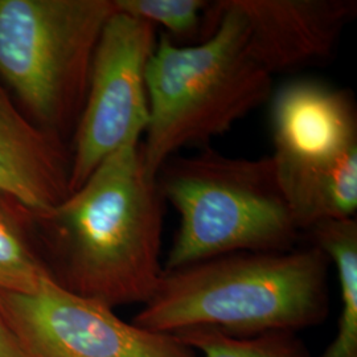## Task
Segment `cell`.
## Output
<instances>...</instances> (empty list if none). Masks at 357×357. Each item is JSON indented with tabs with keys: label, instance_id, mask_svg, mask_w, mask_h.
<instances>
[{
	"label": "cell",
	"instance_id": "15",
	"mask_svg": "<svg viewBox=\"0 0 357 357\" xmlns=\"http://www.w3.org/2000/svg\"><path fill=\"white\" fill-rule=\"evenodd\" d=\"M0 357H26L0 307Z\"/></svg>",
	"mask_w": 357,
	"mask_h": 357
},
{
	"label": "cell",
	"instance_id": "1",
	"mask_svg": "<svg viewBox=\"0 0 357 357\" xmlns=\"http://www.w3.org/2000/svg\"><path fill=\"white\" fill-rule=\"evenodd\" d=\"M165 200L141 143L109 156L45 215L57 274L73 293L113 307L146 303L163 275Z\"/></svg>",
	"mask_w": 357,
	"mask_h": 357
},
{
	"label": "cell",
	"instance_id": "5",
	"mask_svg": "<svg viewBox=\"0 0 357 357\" xmlns=\"http://www.w3.org/2000/svg\"><path fill=\"white\" fill-rule=\"evenodd\" d=\"M113 0H0V81L40 128L75 131Z\"/></svg>",
	"mask_w": 357,
	"mask_h": 357
},
{
	"label": "cell",
	"instance_id": "4",
	"mask_svg": "<svg viewBox=\"0 0 357 357\" xmlns=\"http://www.w3.org/2000/svg\"><path fill=\"white\" fill-rule=\"evenodd\" d=\"M156 180L180 221L163 271L220 255L291 250L302 233L271 156L231 158L205 146L171 156Z\"/></svg>",
	"mask_w": 357,
	"mask_h": 357
},
{
	"label": "cell",
	"instance_id": "11",
	"mask_svg": "<svg viewBox=\"0 0 357 357\" xmlns=\"http://www.w3.org/2000/svg\"><path fill=\"white\" fill-rule=\"evenodd\" d=\"M328 261L340 284L342 310L336 336L321 357H357V220H324L307 230Z\"/></svg>",
	"mask_w": 357,
	"mask_h": 357
},
{
	"label": "cell",
	"instance_id": "10",
	"mask_svg": "<svg viewBox=\"0 0 357 357\" xmlns=\"http://www.w3.org/2000/svg\"><path fill=\"white\" fill-rule=\"evenodd\" d=\"M69 178L64 139L22 112L0 81V192L41 216L70 193Z\"/></svg>",
	"mask_w": 357,
	"mask_h": 357
},
{
	"label": "cell",
	"instance_id": "9",
	"mask_svg": "<svg viewBox=\"0 0 357 357\" xmlns=\"http://www.w3.org/2000/svg\"><path fill=\"white\" fill-rule=\"evenodd\" d=\"M245 19L257 61L273 76L331 56L356 16L355 0H230Z\"/></svg>",
	"mask_w": 357,
	"mask_h": 357
},
{
	"label": "cell",
	"instance_id": "14",
	"mask_svg": "<svg viewBox=\"0 0 357 357\" xmlns=\"http://www.w3.org/2000/svg\"><path fill=\"white\" fill-rule=\"evenodd\" d=\"M115 11L153 26H165L167 35L190 36L202 23L209 7L204 0H113Z\"/></svg>",
	"mask_w": 357,
	"mask_h": 357
},
{
	"label": "cell",
	"instance_id": "12",
	"mask_svg": "<svg viewBox=\"0 0 357 357\" xmlns=\"http://www.w3.org/2000/svg\"><path fill=\"white\" fill-rule=\"evenodd\" d=\"M29 220L24 206L0 192V293H31L51 273L29 245Z\"/></svg>",
	"mask_w": 357,
	"mask_h": 357
},
{
	"label": "cell",
	"instance_id": "3",
	"mask_svg": "<svg viewBox=\"0 0 357 357\" xmlns=\"http://www.w3.org/2000/svg\"><path fill=\"white\" fill-rule=\"evenodd\" d=\"M205 15L215 28L204 41L178 47L163 32L146 68L149 125L141 150L153 175L180 150L208 146L273 94V76L250 50L241 13L222 0Z\"/></svg>",
	"mask_w": 357,
	"mask_h": 357
},
{
	"label": "cell",
	"instance_id": "7",
	"mask_svg": "<svg viewBox=\"0 0 357 357\" xmlns=\"http://www.w3.org/2000/svg\"><path fill=\"white\" fill-rule=\"evenodd\" d=\"M0 307L26 357H196L178 337L128 324L51 273L31 293H0Z\"/></svg>",
	"mask_w": 357,
	"mask_h": 357
},
{
	"label": "cell",
	"instance_id": "6",
	"mask_svg": "<svg viewBox=\"0 0 357 357\" xmlns=\"http://www.w3.org/2000/svg\"><path fill=\"white\" fill-rule=\"evenodd\" d=\"M156 41V26L125 13L114 11L103 26L75 128L70 192L109 156L141 143L149 125L144 75Z\"/></svg>",
	"mask_w": 357,
	"mask_h": 357
},
{
	"label": "cell",
	"instance_id": "2",
	"mask_svg": "<svg viewBox=\"0 0 357 357\" xmlns=\"http://www.w3.org/2000/svg\"><path fill=\"white\" fill-rule=\"evenodd\" d=\"M327 270V257L314 245L220 255L163 271L134 324L169 336L191 330L238 337L287 333L326 315Z\"/></svg>",
	"mask_w": 357,
	"mask_h": 357
},
{
	"label": "cell",
	"instance_id": "8",
	"mask_svg": "<svg viewBox=\"0 0 357 357\" xmlns=\"http://www.w3.org/2000/svg\"><path fill=\"white\" fill-rule=\"evenodd\" d=\"M271 159L278 174L332 166L357 151L349 93L315 79H294L271 94Z\"/></svg>",
	"mask_w": 357,
	"mask_h": 357
},
{
	"label": "cell",
	"instance_id": "13",
	"mask_svg": "<svg viewBox=\"0 0 357 357\" xmlns=\"http://www.w3.org/2000/svg\"><path fill=\"white\" fill-rule=\"evenodd\" d=\"M287 335L238 337L215 330H191L175 337L202 357H308Z\"/></svg>",
	"mask_w": 357,
	"mask_h": 357
}]
</instances>
